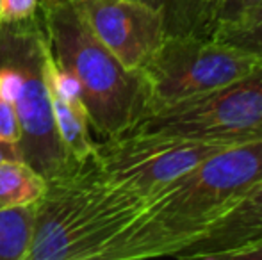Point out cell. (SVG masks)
Instances as JSON below:
<instances>
[{"label":"cell","instance_id":"1","mask_svg":"<svg viewBox=\"0 0 262 260\" xmlns=\"http://www.w3.org/2000/svg\"><path fill=\"white\" fill-rule=\"evenodd\" d=\"M262 184V139L202 160L166 185L143 214L128 260L173 257Z\"/></svg>","mask_w":262,"mask_h":260},{"label":"cell","instance_id":"2","mask_svg":"<svg viewBox=\"0 0 262 260\" xmlns=\"http://www.w3.org/2000/svg\"><path fill=\"white\" fill-rule=\"evenodd\" d=\"M43 27L55 63L79 82L90 129L120 135L150 112L143 69H130L93 34L73 2H41Z\"/></svg>","mask_w":262,"mask_h":260},{"label":"cell","instance_id":"3","mask_svg":"<svg viewBox=\"0 0 262 260\" xmlns=\"http://www.w3.org/2000/svg\"><path fill=\"white\" fill-rule=\"evenodd\" d=\"M47 32L41 14L21 21H0V59L20 75L13 107L20 122L21 160L45 178L52 177L70 160L55 129L52 100L45 72Z\"/></svg>","mask_w":262,"mask_h":260},{"label":"cell","instance_id":"4","mask_svg":"<svg viewBox=\"0 0 262 260\" xmlns=\"http://www.w3.org/2000/svg\"><path fill=\"white\" fill-rule=\"evenodd\" d=\"M259 66L257 57L210 36H166L143 68L150 87L148 114L214 93Z\"/></svg>","mask_w":262,"mask_h":260},{"label":"cell","instance_id":"5","mask_svg":"<svg viewBox=\"0 0 262 260\" xmlns=\"http://www.w3.org/2000/svg\"><path fill=\"white\" fill-rule=\"evenodd\" d=\"M128 130L169 139L260 141L262 66L214 93L152 112Z\"/></svg>","mask_w":262,"mask_h":260},{"label":"cell","instance_id":"6","mask_svg":"<svg viewBox=\"0 0 262 260\" xmlns=\"http://www.w3.org/2000/svg\"><path fill=\"white\" fill-rule=\"evenodd\" d=\"M93 34L130 69H143L166 38L161 13L141 0H73Z\"/></svg>","mask_w":262,"mask_h":260},{"label":"cell","instance_id":"7","mask_svg":"<svg viewBox=\"0 0 262 260\" xmlns=\"http://www.w3.org/2000/svg\"><path fill=\"white\" fill-rule=\"evenodd\" d=\"M262 243V184L223 214L209 230L184 248L175 258L223 260Z\"/></svg>","mask_w":262,"mask_h":260},{"label":"cell","instance_id":"8","mask_svg":"<svg viewBox=\"0 0 262 260\" xmlns=\"http://www.w3.org/2000/svg\"><path fill=\"white\" fill-rule=\"evenodd\" d=\"M161 13L166 36H210L216 14L210 0H141Z\"/></svg>","mask_w":262,"mask_h":260},{"label":"cell","instance_id":"9","mask_svg":"<svg viewBox=\"0 0 262 260\" xmlns=\"http://www.w3.org/2000/svg\"><path fill=\"white\" fill-rule=\"evenodd\" d=\"M45 177L20 159L0 162V210L39 201Z\"/></svg>","mask_w":262,"mask_h":260},{"label":"cell","instance_id":"10","mask_svg":"<svg viewBox=\"0 0 262 260\" xmlns=\"http://www.w3.org/2000/svg\"><path fill=\"white\" fill-rule=\"evenodd\" d=\"M36 203L0 210V260L27 258L34 233Z\"/></svg>","mask_w":262,"mask_h":260},{"label":"cell","instance_id":"11","mask_svg":"<svg viewBox=\"0 0 262 260\" xmlns=\"http://www.w3.org/2000/svg\"><path fill=\"white\" fill-rule=\"evenodd\" d=\"M210 38L250 54L262 63V0L235 20L217 23Z\"/></svg>","mask_w":262,"mask_h":260},{"label":"cell","instance_id":"12","mask_svg":"<svg viewBox=\"0 0 262 260\" xmlns=\"http://www.w3.org/2000/svg\"><path fill=\"white\" fill-rule=\"evenodd\" d=\"M20 122L13 104L0 98V141L18 145L20 143Z\"/></svg>","mask_w":262,"mask_h":260},{"label":"cell","instance_id":"13","mask_svg":"<svg viewBox=\"0 0 262 260\" xmlns=\"http://www.w3.org/2000/svg\"><path fill=\"white\" fill-rule=\"evenodd\" d=\"M41 0H4L2 21H21L39 13Z\"/></svg>","mask_w":262,"mask_h":260},{"label":"cell","instance_id":"14","mask_svg":"<svg viewBox=\"0 0 262 260\" xmlns=\"http://www.w3.org/2000/svg\"><path fill=\"white\" fill-rule=\"evenodd\" d=\"M259 2L260 0H221L216 14V25L223 23V21L235 20V18H239L243 13L252 9Z\"/></svg>","mask_w":262,"mask_h":260},{"label":"cell","instance_id":"15","mask_svg":"<svg viewBox=\"0 0 262 260\" xmlns=\"http://www.w3.org/2000/svg\"><path fill=\"white\" fill-rule=\"evenodd\" d=\"M14 159L21 160L18 145H11V143L0 141V162H2V160H14Z\"/></svg>","mask_w":262,"mask_h":260},{"label":"cell","instance_id":"16","mask_svg":"<svg viewBox=\"0 0 262 260\" xmlns=\"http://www.w3.org/2000/svg\"><path fill=\"white\" fill-rule=\"evenodd\" d=\"M237 258H246V260H262V243L257 246L250 248V250L243 251L241 255H237ZM235 258V260H237Z\"/></svg>","mask_w":262,"mask_h":260},{"label":"cell","instance_id":"17","mask_svg":"<svg viewBox=\"0 0 262 260\" xmlns=\"http://www.w3.org/2000/svg\"><path fill=\"white\" fill-rule=\"evenodd\" d=\"M210 4H212V7H214V14H217V7H220L221 0H210Z\"/></svg>","mask_w":262,"mask_h":260},{"label":"cell","instance_id":"18","mask_svg":"<svg viewBox=\"0 0 262 260\" xmlns=\"http://www.w3.org/2000/svg\"><path fill=\"white\" fill-rule=\"evenodd\" d=\"M2 14H4V0H0V21H2Z\"/></svg>","mask_w":262,"mask_h":260},{"label":"cell","instance_id":"19","mask_svg":"<svg viewBox=\"0 0 262 260\" xmlns=\"http://www.w3.org/2000/svg\"><path fill=\"white\" fill-rule=\"evenodd\" d=\"M41 2H73V0H41Z\"/></svg>","mask_w":262,"mask_h":260}]
</instances>
